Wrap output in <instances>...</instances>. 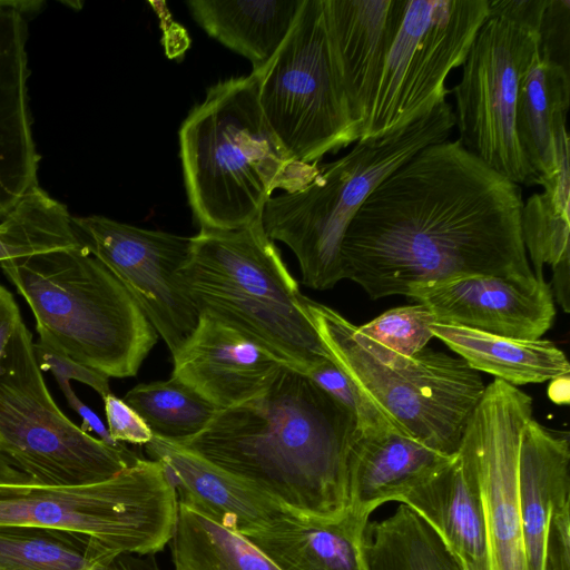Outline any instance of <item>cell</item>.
Listing matches in <instances>:
<instances>
[{
	"instance_id": "cell-40",
	"label": "cell",
	"mask_w": 570,
	"mask_h": 570,
	"mask_svg": "<svg viewBox=\"0 0 570 570\" xmlns=\"http://www.w3.org/2000/svg\"><path fill=\"white\" fill-rule=\"evenodd\" d=\"M67 403L81 417L82 423L80 428L85 432H95L98 435L99 440H101L102 442L112 448H127L125 443L117 442L110 436L107 425L101 421V419L96 414V412H94L77 396L76 393L69 399H67Z\"/></svg>"
},
{
	"instance_id": "cell-37",
	"label": "cell",
	"mask_w": 570,
	"mask_h": 570,
	"mask_svg": "<svg viewBox=\"0 0 570 570\" xmlns=\"http://www.w3.org/2000/svg\"><path fill=\"white\" fill-rule=\"evenodd\" d=\"M107 429L120 443L146 445L154 438L144 419L122 399L112 393L102 397Z\"/></svg>"
},
{
	"instance_id": "cell-2",
	"label": "cell",
	"mask_w": 570,
	"mask_h": 570,
	"mask_svg": "<svg viewBox=\"0 0 570 570\" xmlns=\"http://www.w3.org/2000/svg\"><path fill=\"white\" fill-rule=\"evenodd\" d=\"M357 435L345 406L284 365L265 393L219 410L203 432L178 445L295 515L335 520L348 511V459Z\"/></svg>"
},
{
	"instance_id": "cell-30",
	"label": "cell",
	"mask_w": 570,
	"mask_h": 570,
	"mask_svg": "<svg viewBox=\"0 0 570 570\" xmlns=\"http://www.w3.org/2000/svg\"><path fill=\"white\" fill-rule=\"evenodd\" d=\"M66 205L39 184L0 219V263L81 245Z\"/></svg>"
},
{
	"instance_id": "cell-42",
	"label": "cell",
	"mask_w": 570,
	"mask_h": 570,
	"mask_svg": "<svg viewBox=\"0 0 570 570\" xmlns=\"http://www.w3.org/2000/svg\"><path fill=\"white\" fill-rule=\"evenodd\" d=\"M548 395L553 403L568 405L570 396L569 375L551 380L548 387Z\"/></svg>"
},
{
	"instance_id": "cell-4",
	"label": "cell",
	"mask_w": 570,
	"mask_h": 570,
	"mask_svg": "<svg viewBox=\"0 0 570 570\" xmlns=\"http://www.w3.org/2000/svg\"><path fill=\"white\" fill-rule=\"evenodd\" d=\"M39 341L106 376H135L158 341L131 294L82 245L0 263Z\"/></svg>"
},
{
	"instance_id": "cell-35",
	"label": "cell",
	"mask_w": 570,
	"mask_h": 570,
	"mask_svg": "<svg viewBox=\"0 0 570 570\" xmlns=\"http://www.w3.org/2000/svg\"><path fill=\"white\" fill-rule=\"evenodd\" d=\"M33 352L39 368L52 374L66 400L75 394L70 381L90 386L101 397L111 393L109 377L105 374L71 360L41 341L33 343Z\"/></svg>"
},
{
	"instance_id": "cell-29",
	"label": "cell",
	"mask_w": 570,
	"mask_h": 570,
	"mask_svg": "<svg viewBox=\"0 0 570 570\" xmlns=\"http://www.w3.org/2000/svg\"><path fill=\"white\" fill-rule=\"evenodd\" d=\"M366 556L371 570H461L434 530L402 503L368 523Z\"/></svg>"
},
{
	"instance_id": "cell-1",
	"label": "cell",
	"mask_w": 570,
	"mask_h": 570,
	"mask_svg": "<svg viewBox=\"0 0 570 570\" xmlns=\"http://www.w3.org/2000/svg\"><path fill=\"white\" fill-rule=\"evenodd\" d=\"M521 186L459 139L424 147L385 177L343 237V279L371 298L471 275L535 287L522 239Z\"/></svg>"
},
{
	"instance_id": "cell-39",
	"label": "cell",
	"mask_w": 570,
	"mask_h": 570,
	"mask_svg": "<svg viewBox=\"0 0 570 570\" xmlns=\"http://www.w3.org/2000/svg\"><path fill=\"white\" fill-rule=\"evenodd\" d=\"M21 322L20 308L12 293L0 284V356Z\"/></svg>"
},
{
	"instance_id": "cell-16",
	"label": "cell",
	"mask_w": 570,
	"mask_h": 570,
	"mask_svg": "<svg viewBox=\"0 0 570 570\" xmlns=\"http://www.w3.org/2000/svg\"><path fill=\"white\" fill-rule=\"evenodd\" d=\"M42 1L0 0V219L38 185L27 53L28 17Z\"/></svg>"
},
{
	"instance_id": "cell-41",
	"label": "cell",
	"mask_w": 570,
	"mask_h": 570,
	"mask_svg": "<svg viewBox=\"0 0 570 570\" xmlns=\"http://www.w3.org/2000/svg\"><path fill=\"white\" fill-rule=\"evenodd\" d=\"M570 256L563 257L552 268V279L550 291L553 301L561 306V308L569 313L570 311Z\"/></svg>"
},
{
	"instance_id": "cell-20",
	"label": "cell",
	"mask_w": 570,
	"mask_h": 570,
	"mask_svg": "<svg viewBox=\"0 0 570 570\" xmlns=\"http://www.w3.org/2000/svg\"><path fill=\"white\" fill-rule=\"evenodd\" d=\"M368 517L351 510L335 520L287 513L239 533L279 570H371Z\"/></svg>"
},
{
	"instance_id": "cell-18",
	"label": "cell",
	"mask_w": 570,
	"mask_h": 570,
	"mask_svg": "<svg viewBox=\"0 0 570 570\" xmlns=\"http://www.w3.org/2000/svg\"><path fill=\"white\" fill-rule=\"evenodd\" d=\"M397 502L410 508L434 530L461 570H490L471 420L454 459L401 495Z\"/></svg>"
},
{
	"instance_id": "cell-14",
	"label": "cell",
	"mask_w": 570,
	"mask_h": 570,
	"mask_svg": "<svg viewBox=\"0 0 570 570\" xmlns=\"http://www.w3.org/2000/svg\"><path fill=\"white\" fill-rule=\"evenodd\" d=\"M532 399L494 379L485 386L471 423L474 429L490 570H528L518 498L521 432Z\"/></svg>"
},
{
	"instance_id": "cell-26",
	"label": "cell",
	"mask_w": 570,
	"mask_h": 570,
	"mask_svg": "<svg viewBox=\"0 0 570 570\" xmlns=\"http://www.w3.org/2000/svg\"><path fill=\"white\" fill-rule=\"evenodd\" d=\"M570 72L533 58L522 79L517 108V136L537 185L551 179L557 169L559 134L567 128Z\"/></svg>"
},
{
	"instance_id": "cell-19",
	"label": "cell",
	"mask_w": 570,
	"mask_h": 570,
	"mask_svg": "<svg viewBox=\"0 0 570 570\" xmlns=\"http://www.w3.org/2000/svg\"><path fill=\"white\" fill-rule=\"evenodd\" d=\"M324 2L338 75L351 114L362 131L406 0Z\"/></svg>"
},
{
	"instance_id": "cell-13",
	"label": "cell",
	"mask_w": 570,
	"mask_h": 570,
	"mask_svg": "<svg viewBox=\"0 0 570 570\" xmlns=\"http://www.w3.org/2000/svg\"><path fill=\"white\" fill-rule=\"evenodd\" d=\"M71 222L80 244L122 283L175 355L199 321L183 279L191 237L100 215L72 216Z\"/></svg>"
},
{
	"instance_id": "cell-6",
	"label": "cell",
	"mask_w": 570,
	"mask_h": 570,
	"mask_svg": "<svg viewBox=\"0 0 570 570\" xmlns=\"http://www.w3.org/2000/svg\"><path fill=\"white\" fill-rule=\"evenodd\" d=\"M454 127L453 107L445 100L402 128L357 140L346 155L321 165L308 185L266 202L264 230L292 249L305 286L324 291L343 279L342 242L361 205L421 149L448 140Z\"/></svg>"
},
{
	"instance_id": "cell-44",
	"label": "cell",
	"mask_w": 570,
	"mask_h": 570,
	"mask_svg": "<svg viewBox=\"0 0 570 570\" xmlns=\"http://www.w3.org/2000/svg\"><path fill=\"white\" fill-rule=\"evenodd\" d=\"M106 570H121V569L117 568L116 563H115V564H112L110 568H108Z\"/></svg>"
},
{
	"instance_id": "cell-3",
	"label": "cell",
	"mask_w": 570,
	"mask_h": 570,
	"mask_svg": "<svg viewBox=\"0 0 570 570\" xmlns=\"http://www.w3.org/2000/svg\"><path fill=\"white\" fill-rule=\"evenodd\" d=\"M259 75L212 86L179 129L188 203L204 229L232 230L259 218L276 189L296 191L320 173L293 158L258 100Z\"/></svg>"
},
{
	"instance_id": "cell-43",
	"label": "cell",
	"mask_w": 570,
	"mask_h": 570,
	"mask_svg": "<svg viewBox=\"0 0 570 570\" xmlns=\"http://www.w3.org/2000/svg\"><path fill=\"white\" fill-rule=\"evenodd\" d=\"M26 480L22 472L17 470L0 454V484H17Z\"/></svg>"
},
{
	"instance_id": "cell-28",
	"label": "cell",
	"mask_w": 570,
	"mask_h": 570,
	"mask_svg": "<svg viewBox=\"0 0 570 570\" xmlns=\"http://www.w3.org/2000/svg\"><path fill=\"white\" fill-rule=\"evenodd\" d=\"M119 556L87 535L0 525V570H106Z\"/></svg>"
},
{
	"instance_id": "cell-38",
	"label": "cell",
	"mask_w": 570,
	"mask_h": 570,
	"mask_svg": "<svg viewBox=\"0 0 570 570\" xmlns=\"http://www.w3.org/2000/svg\"><path fill=\"white\" fill-rule=\"evenodd\" d=\"M544 570H570V504L552 517Z\"/></svg>"
},
{
	"instance_id": "cell-7",
	"label": "cell",
	"mask_w": 570,
	"mask_h": 570,
	"mask_svg": "<svg viewBox=\"0 0 570 570\" xmlns=\"http://www.w3.org/2000/svg\"><path fill=\"white\" fill-rule=\"evenodd\" d=\"M302 305L332 360L386 415L411 438L456 454L485 390L478 371L433 350L397 354L333 308L306 296Z\"/></svg>"
},
{
	"instance_id": "cell-9",
	"label": "cell",
	"mask_w": 570,
	"mask_h": 570,
	"mask_svg": "<svg viewBox=\"0 0 570 570\" xmlns=\"http://www.w3.org/2000/svg\"><path fill=\"white\" fill-rule=\"evenodd\" d=\"M546 0H489L453 87L459 141L492 169L518 185H537L515 128L522 79L539 51Z\"/></svg>"
},
{
	"instance_id": "cell-24",
	"label": "cell",
	"mask_w": 570,
	"mask_h": 570,
	"mask_svg": "<svg viewBox=\"0 0 570 570\" xmlns=\"http://www.w3.org/2000/svg\"><path fill=\"white\" fill-rule=\"evenodd\" d=\"M304 0H189L194 20L207 35L247 58L262 72L286 39Z\"/></svg>"
},
{
	"instance_id": "cell-34",
	"label": "cell",
	"mask_w": 570,
	"mask_h": 570,
	"mask_svg": "<svg viewBox=\"0 0 570 570\" xmlns=\"http://www.w3.org/2000/svg\"><path fill=\"white\" fill-rule=\"evenodd\" d=\"M436 323L432 311L422 303L391 308L358 331L377 344L404 356H413L434 337L431 326Z\"/></svg>"
},
{
	"instance_id": "cell-31",
	"label": "cell",
	"mask_w": 570,
	"mask_h": 570,
	"mask_svg": "<svg viewBox=\"0 0 570 570\" xmlns=\"http://www.w3.org/2000/svg\"><path fill=\"white\" fill-rule=\"evenodd\" d=\"M122 400L144 419L155 438L175 444L203 432L219 411L175 376L138 384Z\"/></svg>"
},
{
	"instance_id": "cell-27",
	"label": "cell",
	"mask_w": 570,
	"mask_h": 570,
	"mask_svg": "<svg viewBox=\"0 0 570 570\" xmlns=\"http://www.w3.org/2000/svg\"><path fill=\"white\" fill-rule=\"evenodd\" d=\"M170 542L175 570H279L239 532L180 501Z\"/></svg>"
},
{
	"instance_id": "cell-5",
	"label": "cell",
	"mask_w": 570,
	"mask_h": 570,
	"mask_svg": "<svg viewBox=\"0 0 570 570\" xmlns=\"http://www.w3.org/2000/svg\"><path fill=\"white\" fill-rule=\"evenodd\" d=\"M183 279L199 315L228 324L285 365L305 373L332 358L261 217L232 230L200 228Z\"/></svg>"
},
{
	"instance_id": "cell-15",
	"label": "cell",
	"mask_w": 570,
	"mask_h": 570,
	"mask_svg": "<svg viewBox=\"0 0 570 570\" xmlns=\"http://www.w3.org/2000/svg\"><path fill=\"white\" fill-rule=\"evenodd\" d=\"M406 296L426 305L438 324L519 340H539L556 316L544 281L527 287L505 277L471 275L415 285Z\"/></svg>"
},
{
	"instance_id": "cell-33",
	"label": "cell",
	"mask_w": 570,
	"mask_h": 570,
	"mask_svg": "<svg viewBox=\"0 0 570 570\" xmlns=\"http://www.w3.org/2000/svg\"><path fill=\"white\" fill-rule=\"evenodd\" d=\"M305 374L313 383L353 414L360 435H377L385 433L409 435L397 423L386 415L332 358H325L314 364Z\"/></svg>"
},
{
	"instance_id": "cell-17",
	"label": "cell",
	"mask_w": 570,
	"mask_h": 570,
	"mask_svg": "<svg viewBox=\"0 0 570 570\" xmlns=\"http://www.w3.org/2000/svg\"><path fill=\"white\" fill-rule=\"evenodd\" d=\"M171 376L218 410L247 403L265 393L285 365L220 320L200 314L193 334L173 355Z\"/></svg>"
},
{
	"instance_id": "cell-10",
	"label": "cell",
	"mask_w": 570,
	"mask_h": 570,
	"mask_svg": "<svg viewBox=\"0 0 570 570\" xmlns=\"http://www.w3.org/2000/svg\"><path fill=\"white\" fill-rule=\"evenodd\" d=\"M0 454L32 484L46 487L100 482L140 459L90 435L60 411L23 321L0 356Z\"/></svg>"
},
{
	"instance_id": "cell-23",
	"label": "cell",
	"mask_w": 570,
	"mask_h": 570,
	"mask_svg": "<svg viewBox=\"0 0 570 570\" xmlns=\"http://www.w3.org/2000/svg\"><path fill=\"white\" fill-rule=\"evenodd\" d=\"M454 455L401 433L357 435L347 469L348 510L370 515L446 466Z\"/></svg>"
},
{
	"instance_id": "cell-32",
	"label": "cell",
	"mask_w": 570,
	"mask_h": 570,
	"mask_svg": "<svg viewBox=\"0 0 570 570\" xmlns=\"http://www.w3.org/2000/svg\"><path fill=\"white\" fill-rule=\"evenodd\" d=\"M521 230L537 279H544V265L553 267L563 257L570 256L569 215L559 212L547 193H535L523 203Z\"/></svg>"
},
{
	"instance_id": "cell-25",
	"label": "cell",
	"mask_w": 570,
	"mask_h": 570,
	"mask_svg": "<svg viewBox=\"0 0 570 570\" xmlns=\"http://www.w3.org/2000/svg\"><path fill=\"white\" fill-rule=\"evenodd\" d=\"M433 335L471 368L513 386L542 383L570 373L566 354L548 340H519L435 323Z\"/></svg>"
},
{
	"instance_id": "cell-36",
	"label": "cell",
	"mask_w": 570,
	"mask_h": 570,
	"mask_svg": "<svg viewBox=\"0 0 570 570\" xmlns=\"http://www.w3.org/2000/svg\"><path fill=\"white\" fill-rule=\"evenodd\" d=\"M570 1L546 0L539 27V56L570 72Z\"/></svg>"
},
{
	"instance_id": "cell-11",
	"label": "cell",
	"mask_w": 570,
	"mask_h": 570,
	"mask_svg": "<svg viewBox=\"0 0 570 570\" xmlns=\"http://www.w3.org/2000/svg\"><path fill=\"white\" fill-rule=\"evenodd\" d=\"M258 75L263 114L296 160L317 164L360 139L334 58L324 0H304L286 39Z\"/></svg>"
},
{
	"instance_id": "cell-8",
	"label": "cell",
	"mask_w": 570,
	"mask_h": 570,
	"mask_svg": "<svg viewBox=\"0 0 570 570\" xmlns=\"http://www.w3.org/2000/svg\"><path fill=\"white\" fill-rule=\"evenodd\" d=\"M176 489L156 460L139 459L95 483L0 484V525H30L92 538L117 552L151 554L170 542Z\"/></svg>"
},
{
	"instance_id": "cell-12",
	"label": "cell",
	"mask_w": 570,
	"mask_h": 570,
	"mask_svg": "<svg viewBox=\"0 0 570 570\" xmlns=\"http://www.w3.org/2000/svg\"><path fill=\"white\" fill-rule=\"evenodd\" d=\"M488 13L489 0H406L360 139L392 132L445 101L446 78L463 66Z\"/></svg>"
},
{
	"instance_id": "cell-22",
	"label": "cell",
	"mask_w": 570,
	"mask_h": 570,
	"mask_svg": "<svg viewBox=\"0 0 570 570\" xmlns=\"http://www.w3.org/2000/svg\"><path fill=\"white\" fill-rule=\"evenodd\" d=\"M570 444L531 417L524 425L518 453V498L528 570H544L553 514L570 503Z\"/></svg>"
},
{
	"instance_id": "cell-21",
	"label": "cell",
	"mask_w": 570,
	"mask_h": 570,
	"mask_svg": "<svg viewBox=\"0 0 570 570\" xmlns=\"http://www.w3.org/2000/svg\"><path fill=\"white\" fill-rule=\"evenodd\" d=\"M145 446L150 459L167 471L178 501L230 530L239 532L292 513L243 479L178 444L154 436Z\"/></svg>"
}]
</instances>
